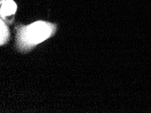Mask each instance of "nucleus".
I'll use <instances>...</instances> for the list:
<instances>
[{"instance_id": "nucleus-1", "label": "nucleus", "mask_w": 151, "mask_h": 113, "mask_svg": "<svg viewBox=\"0 0 151 113\" xmlns=\"http://www.w3.org/2000/svg\"><path fill=\"white\" fill-rule=\"evenodd\" d=\"M53 25L45 22L33 23L21 30L20 41L26 46H33L46 40L53 33Z\"/></svg>"}, {"instance_id": "nucleus-2", "label": "nucleus", "mask_w": 151, "mask_h": 113, "mask_svg": "<svg viewBox=\"0 0 151 113\" xmlns=\"http://www.w3.org/2000/svg\"><path fill=\"white\" fill-rule=\"evenodd\" d=\"M17 11V5L12 0H4L1 2V16L5 17L6 16L14 14Z\"/></svg>"}, {"instance_id": "nucleus-3", "label": "nucleus", "mask_w": 151, "mask_h": 113, "mask_svg": "<svg viewBox=\"0 0 151 113\" xmlns=\"http://www.w3.org/2000/svg\"><path fill=\"white\" fill-rule=\"evenodd\" d=\"M8 37V31L5 24L2 20H1V43L3 44L4 42H6V41Z\"/></svg>"}]
</instances>
